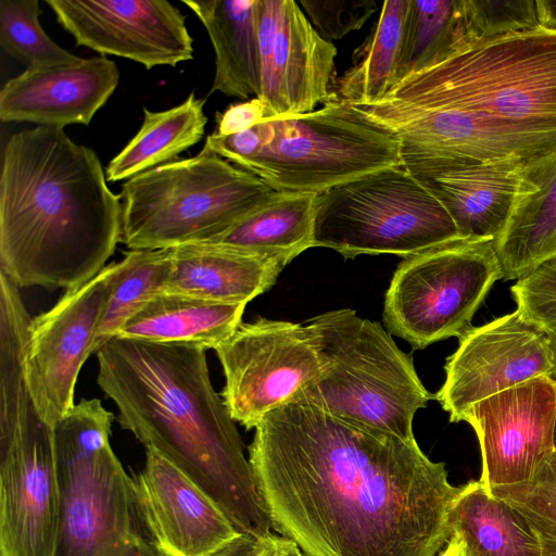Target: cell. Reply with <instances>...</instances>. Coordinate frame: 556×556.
Returning a JSON list of instances; mask_svg holds the SVG:
<instances>
[{
    "label": "cell",
    "mask_w": 556,
    "mask_h": 556,
    "mask_svg": "<svg viewBox=\"0 0 556 556\" xmlns=\"http://www.w3.org/2000/svg\"><path fill=\"white\" fill-rule=\"evenodd\" d=\"M274 529L306 556H438L460 486L416 440L289 401L248 447Z\"/></svg>",
    "instance_id": "obj_1"
},
{
    "label": "cell",
    "mask_w": 556,
    "mask_h": 556,
    "mask_svg": "<svg viewBox=\"0 0 556 556\" xmlns=\"http://www.w3.org/2000/svg\"><path fill=\"white\" fill-rule=\"evenodd\" d=\"M97 357V382L119 426L186 473L241 534L268 535V511L205 350L115 337Z\"/></svg>",
    "instance_id": "obj_2"
},
{
    "label": "cell",
    "mask_w": 556,
    "mask_h": 556,
    "mask_svg": "<svg viewBox=\"0 0 556 556\" xmlns=\"http://www.w3.org/2000/svg\"><path fill=\"white\" fill-rule=\"evenodd\" d=\"M122 202L96 152L63 129L12 135L0 177V271L18 288L75 289L121 242Z\"/></svg>",
    "instance_id": "obj_3"
},
{
    "label": "cell",
    "mask_w": 556,
    "mask_h": 556,
    "mask_svg": "<svg viewBox=\"0 0 556 556\" xmlns=\"http://www.w3.org/2000/svg\"><path fill=\"white\" fill-rule=\"evenodd\" d=\"M363 115L453 110L556 126V31L534 29L480 38L410 75Z\"/></svg>",
    "instance_id": "obj_4"
},
{
    "label": "cell",
    "mask_w": 556,
    "mask_h": 556,
    "mask_svg": "<svg viewBox=\"0 0 556 556\" xmlns=\"http://www.w3.org/2000/svg\"><path fill=\"white\" fill-rule=\"evenodd\" d=\"M114 415L83 399L54 427L60 506L53 556H165L110 444Z\"/></svg>",
    "instance_id": "obj_5"
},
{
    "label": "cell",
    "mask_w": 556,
    "mask_h": 556,
    "mask_svg": "<svg viewBox=\"0 0 556 556\" xmlns=\"http://www.w3.org/2000/svg\"><path fill=\"white\" fill-rule=\"evenodd\" d=\"M204 144L276 192L320 193L403 164L397 138L334 93L319 110L213 132Z\"/></svg>",
    "instance_id": "obj_6"
},
{
    "label": "cell",
    "mask_w": 556,
    "mask_h": 556,
    "mask_svg": "<svg viewBox=\"0 0 556 556\" xmlns=\"http://www.w3.org/2000/svg\"><path fill=\"white\" fill-rule=\"evenodd\" d=\"M31 317L18 300L0 306V556H53L60 493L54 429L25 378Z\"/></svg>",
    "instance_id": "obj_7"
},
{
    "label": "cell",
    "mask_w": 556,
    "mask_h": 556,
    "mask_svg": "<svg viewBox=\"0 0 556 556\" xmlns=\"http://www.w3.org/2000/svg\"><path fill=\"white\" fill-rule=\"evenodd\" d=\"M305 326L323 370L291 401L414 441L415 414L434 394L424 387L410 355L381 324L340 308L317 315Z\"/></svg>",
    "instance_id": "obj_8"
},
{
    "label": "cell",
    "mask_w": 556,
    "mask_h": 556,
    "mask_svg": "<svg viewBox=\"0 0 556 556\" xmlns=\"http://www.w3.org/2000/svg\"><path fill=\"white\" fill-rule=\"evenodd\" d=\"M277 193L204 144L194 156L124 182L121 242L130 250H157L208 241Z\"/></svg>",
    "instance_id": "obj_9"
},
{
    "label": "cell",
    "mask_w": 556,
    "mask_h": 556,
    "mask_svg": "<svg viewBox=\"0 0 556 556\" xmlns=\"http://www.w3.org/2000/svg\"><path fill=\"white\" fill-rule=\"evenodd\" d=\"M458 238L448 212L403 164L317 193L314 247L332 249L345 258H404Z\"/></svg>",
    "instance_id": "obj_10"
},
{
    "label": "cell",
    "mask_w": 556,
    "mask_h": 556,
    "mask_svg": "<svg viewBox=\"0 0 556 556\" xmlns=\"http://www.w3.org/2000/svg\"><path fill=\"white\" fill-rule=\"evenodd\" d=\"M493 242L458 238L404 257L384 295L389 332L415 350L464 334L503 279Z\"/></svg>",
    "instance_id": "obj_11"
},
{
    "label": "cell",
    "mask_w": 556,
    "mask_h": 556,
    "mask_svg": "<svg viewBox=\"0 0 556 556\" xmlns=\"http://www.w3.org/2000/svg\"><path fill=\"white\" fill-rule=\"evenodd\" d=\"M215 352L225 376L220 395L232 419L248 430L323 370L305 324L264 317L241 323Z\"/></svg>",
    "instance_id": "obj_12"
},
{
    "label": "cell",
    "mask_w": 556,
    "mask_h": 556,
    "mask_svg": "<svg viewBox=\"0 0 556 556\" xmlns=\"http://www.w3.org/2000/svg\"><path fill=\"white\" fill-rule=\"evenodd\" d=\"M364 116L397 138L403 163L526 167L556 151L551 125L453 110Z\"/></svg>",
    "instance_id": "obj_13"
},
{
    "label": "cell",
    "mask_w": 556,
    "mask_h": 556,
    "mask_svg": "<svg viewBox=\"0 0 556 556\" xmlns=\"http://www.w3.org/2000/svg\"><path fill=\"white\" fill-rule=\"evenodd\" d=\"M121 268L122 261L106 265L30 320L25 378L39 414L52 427L75 406L77 378L92 354L98 325Z\"/></svg>",
    "instance_id": "obj_14"
},
{
    "label": "cell",
    "mask_w": 556,
    "mask_h": 556,
    "mask_svg": "<svg viewBox=\"0 0 556 556\" xmlns=\"http://www.w3.org/2000/svg\"><path fill=\"white\" fill-rule=\"evenodd\" d=\"M446 358L445 381L434 394L450 421L459 422L470 406L535 377H552L549 338L519 311L471 326Z\"/></svg>",
    "instance_id": "obj_15"
},
{
    "label": "cell",
    "mask_w": 556,
    "mask_h": 556,
    "mask_svg": "<svg viewBox=\"0 0 556 556\" xmlns=\"http://www.w3.org/2000/svg\"><path fill=\"white\" fill-rule=\"evenodd\" d=\"M261 97L265 119L304 114L333 92L337 48L294 0H258Z\"/></svg>",
    "instance_id": "obj_16"
},
{
    "label": "cell",
    "mask_w": 556,
    "mask_h": 556,
    "mask_svg": "<svg viewBox=\"0 0 556 556\" xmlns=\"http://www.w3.org/2000/svg\"><path fill=\"white\" fill-rule=\"evenodd\" d=\"M77 46L102 56L176 66L193 59L182 13L167 0H46Z\"/></svg>",
    "instance_id": "obj_17"
},
{
    "label": "cell",
    "mask_w": 556,
    "mask_h": 556,
    "mask_svg": "<svg viewBox=\"0 0 556 556\" xmlns=\"http://www.w3.org/2000/svg\"><path fill=\"white\" fill-rule=\"evenodd\" d=\"M463 421L479 440L488 488L529 480L556 448V381L535 377L470 406Z\"/></svg>",
    "instance_id": "obj_18"
},
{
    "label": "cell",
    "mask_w": 556,
    "mask_h": 556,
    "mask_svg": "<svg viewBox=\"0 0 556 556\" xmlns=\"http://www.w3.org/2000/svg\"><path fill=\"white\" fill-rule=\"evenodd\" d=\"M165 556H207L241 533L186 473L152 448L134 476Z\"/></svg>",
    "instance_id": "obj_19"
},
{
    "label": "cell",
    "mask_w": 556,
    "mask_h": 556,
    "mask_svg": "<svg viewBox=\"0 0 556 556\" xmlns=\"http://www.w3.org/2000/svg\"><path fill=\"white\" fill-rule=\"evenodd\" d=\"M118 80L115 62L102 55L27 67L2 87L0 119L59 129L73 124L88 125L113 94Z\"/></svg>",
    "instance_id": "obj_20"
},
{
    "label": "cell",
    "mask_w": 556,
    "mask_h": 556,
    "mask_svg": "<svg viewBox=\"0 0 556 556\" xmlns=\"http://www.w3.org/2000/svg\"><path fill=\"white\" fill-rule=\"evenodd\" d=\"M403 165L442 203L459 236L479 241H494L503 230L523 168L514 164Z\"/></svg>",
    "instance_id": "obj_21"
},
{
    "label": "cell",
    "mask_w": 556,
    "mask_h": 556,
    "mask_svg": "<svg viewBox=\"0 0 556 556\" xmlns=\"http://www.w3.org/2000/svg\"><path fill=\"white\" fill-rule=\"evenodd\" d=\"M168 249L172 264L163 292L215 302L248 304L268 291L283 269L275 261L213 242Z\"/></svg>",
    "instance_id": "obj_22"
},
{
    "label": "cell",
    "mask_w": 556,
    "mask_h": 556,
    "mask_svg": "<svg viewBox=\"0 0 556 556\" xmlns=\"http://www.w3.org/2000/svg\"><path fill=\"white\" fill-rule=\"evenodd\" d=\"M493 243L504 280H518L556 255V151L521 169L509 217Z\"/></svg>",
    "instance_id": "obj_23"
},
{
    "label": "cell",
    "mask_w": 556,
    "mask_h": 556,
    "mask_svg": "<svg viewBox=\"0 0 556 556\" xmlns=\"http://www.w3.org/2000/svg\"><path fill=\"white\" fill-rule=\"evenodd\" d=\"M206 29L215 51L211 93L244 101L261 97L258 0H182Z\"/></svg>",
    "instance_id": "obj_24"
},
{
    "label": "cell",
    "mask_w": 556,
    "mask_h": 556,
    "mask_svg": "<svg viewBox=\"0 0 556 556\" xmlns=\"http://www.w3.org/2000/svg\"><path fill=\"white\" fill-rule=\"evenodd\" d=\"M245 306L161 292L124 325L117 337L215 350L241 325Z\"/></svg>",
    "instance_id": "obj_25"
},
{
    "label": "cell",
    "mask_w": 556,
    "mask_h": 556,
    "mask_svg": "<svg viewBox=\"0 0 556 556\" xmlns=\"http://www.w3.org/2000/svg\"><path fill=\"white\" fill-rule=\"evenodd\" d=\"M448 522L451 536L462 542L465 556H542L525 518L480 480L460 486Z\"/></svg>",
    "instance_id": "obj_26"
},
{
    "label": "cell",
    "mask_w": 556,
    "mask_h": 556,
    "mask_svg": "<svg viewBox=\"0 0 556 556\" xmlns=\"http://www.w3.org/2000/svg\"><path fill=\"white\" fill-rule=\"evenodd\" d=\"M317 193L278 192L268 203L208 241L279 263L314 247Z\"/></svg>",
    "instance_id": "obj_27"
},
{
    "label": "cell",
    "mask_w": 556,
    "mask_h": 556,
    "mask_svg": "<svg viewBox=\"0 0 556 556\" xmlns=\"http://www.w3.org/2000/svg\"><path fill=\"white\" fill-rule=\"evenodd\" d=\"M204 99L191 92L177 106L165 111L143 108V123L135 137L105 169L106 180L119 181L156 166L174 162L203 137L207 118Z\"/></svg>",
    "instance_id": "obj_28"
},
{
    "label": "cell",
    "mask_w": 556,
    "mask_h": 556,
    "mask_svg": "<svg viewBox=\"0 0 556 556\" xmlns=\"http://www.w3.org/2000/svg\"><path fill=\"white\" fill-rule=\"evenodd\" d=\"M410 0H387L354 65L337 81L334 94L352 105L380 101L395 85Z\"/></svg>",
    "instance_id": "obj_29"
},
{
    "label": "cell",
    "mask_w": 556,
    "mask_h": 556,
    "mask_svg": "<svg viewBox=\"0 0 556 556\" xmlns=\"http://www.w3.org/2000/svg\"><path fill=\"white\" fill-rule=\"evenodd\" d=\"M472 40L466 0H410L395 85Z\"/></svg>",
    "instance_id": "obj_30"
},
{
    "label": "cell",
    "mask_w": 556,
    "mask_h": 556,
    "mask_svg": "<svg viewBox=\"0 0 556 556\" xmlns=\"http://www.w3.org/2000/svg\"><path fill=\"white\" fill-rule=\"evenodd\" d=\"M170 249L125 252L96 332L92 354L117 337L124 325L163 292L170 269Z\"/></svg>",
    "instance_id": "obj_31"
},
{
    "label": "cell",
    "mask_w": 556,
    "mask_h": 556,
    "mask_svg": "<svg viewBox=\"0 0 556 556\" xmlns=\"http://www.w3.org/2000/svg\"><path fill=\"white\" fill-rule=\"evenodd\" d=\"M38 0L0 1V46L27 67L73 63L80 58L58 46L39 23Z\"/></svg>",
    "instance_id": "obj_32"
},
{
    "label": "cell",
    "mask_w": 556,
    "mask_h": 556,
    "mask_svg": "<svg viewBox=\"0 0 556 556\" xmlns=\"http://www.w3.org/2000/svg\"><path fill=\"white\" fill-rule=\"evenodd\" d=\"M489 490L525 518L540 542L542 556H556V448L529 480Z\"/></svg>",
    "instance_id": "obj_33"
},
{
    "label": "cell",
    "mask_w": 556,
    "mask_h": 556,
    "mask_svg": "<svg viewBox=\"0 0 556 556\" xmlns=\"http://www.w3.org/2000/svg\"><path fill=\"white\" fill-rule=\"evenodd\" d=\"M466 9L475 40L541 27L536 0H466Z\"/></svg>",
    "instance_id": "obj_34"
},
{
    "label": "cell",
    "mask_w": 556,
    "mask_h": 556,
    "mask_svg": "<svg viewBox=\"0 0 556 556\" xmlns=\"http://www.w3.org/2000/svg\"><path fill=\"white\" fill-rule=\"evenodd\" d=\"M517 311L546 333L556 330V255L510 288Z\"/></svg>",
    "instance_id": "obj_35"
},
{
    "label": "cell",
    "mask_w": 556,
    "mask_h": 556,
    "mask_svg": "<svg viewBox=\"0 0 556 556\" xmlns=\"http://www.w3.org/2000/svg\"><path fill=\"white\" fill-rule=\"evenodd\" d=\"M315 30L326 40L340 39L363 27L376 12L374 0H301Z\"/></svg>",
    "instance_id": "obj_36"
},
{
    "label": "cell",
    "mask_w": 556,
    "mask_h": 556,
    "mask_svg": "<svg viewBox=\"0 0 556 556\" xmlns=\"http://www.w3.org/2000/svg\"><path fill=\"white\" fill-rule=\"evenodd\" d=\"M217 128L214 132L230 136L252 128L265 119V106L258 98L229 105L217 114Z\"/></svg>",
    "instance_id": "obj_37"
},
{
    "label": "cell",
    "mask_w": 556,
    "mask_h": 556,
    "mask_svg": "<svg viewBox=\"0 0 556 556\" xmlns=\"http://www.w3.org/2000/svg\"><path fill=\"white\" fill-rule=\"evenodd\" d=\"M263 540L240 534L207 556H260Z\"/></svg>",
    "instance_id": "obj_38"
},
{
    "label": "cell",
    "mask_w": 556,
    "mask_h": 556,
    "mask_svg": "<svg viewBox=\"0 0 556 556\" xmlns=\"http://www.w3.org/2000/svg\"><path fill=\"white\" fill-rule=\"evenodd\" d=\"M263 540L260 556H303L298 544L278 533L270 532Z\"/></svg>",
    "instance_id": "obj_39"
},
{
    "label": "cell",
    "mask_w": 556,
    "mask_h": 556,
    "mask_svg": "<svg viewBox=\"0 0 556 556\" xmlns=\"http://www.w3.org/2000/svg\"><path fill=\"white\" fill-rule=\"evenodd\" d=\"M540 26L556 31V0H536Z\"/></svg>",
    "instance_id": "obj_40"
},
{
    "label": "cell",
    "mask_w": 556,
    "mask_h": 556,
    "mask_svg": "<svg viewBox=\"0 0 556 556\" xmlns=\"http://www.w3.org/2000/svg\"><path fill=\"white\" fill-rule=\"evenodd\" d=\"M438 556H465L464 546L457 538L452 535L446 546L438 554Z\"/></svg>",
    "instance_id": "obj_41"
},
{
    "label": "cell",
    "mask_w": 556,
    "mask_h": 556,
    "mask_svg": "<svg viewBox=\"0 0 556 556\" xmlns=\"http://www.w3.org/2000/svg\"><path fill=\"white\" fill-rule=\"evenodd\" d=\"M549 338V344L553 352L554 368L552 378L556 381V330L546 333Z\"/></svg>",
    "instance_id": "obj_42"
},
{
    "label": "cell",
    "mask_w": 556,
    "mask_h": 556,
    "mask_svg": "<svg viewBox=\"0 0 556 556\" xmlns=\"http://www.w3.org/2000/svg\"><path fill=\"white\" fill-rule=\"evenodd\" d=\"M555 446H556V427H555Z\"/></svg>",
    "instance_id": "obj_43"
},
{
    "label": "cell",
    "mask_w": 556,
    "mask_h": 556,
    "mask_svg": "<svg viewBox=\"0 0 556 556\" xmlns=\"http://www.w3.org/2000/svg\"><path fill=\"white\" fill-rule=\"evenodd\" d=\"M303 556H306V555L303 554Z\"/></svg>",
    "instance_id": "obj_44"
}]
</instances>
